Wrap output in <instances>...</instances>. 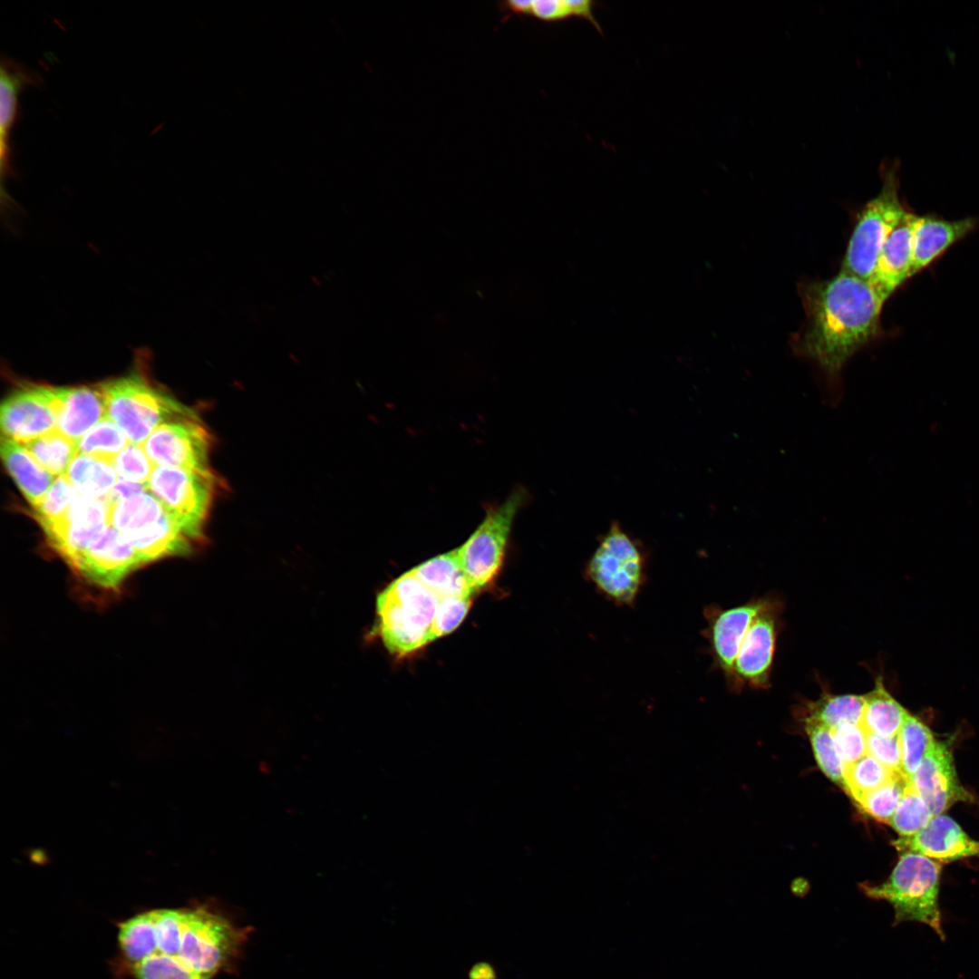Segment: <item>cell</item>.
Listing matches in <instances>:
<instances>
[{
    "label": "cell",
    "instance_id": "obj_29",
    "mask_svg": "<svg viewBox=\"0 0 979 979\" xmlns=\"http://www.w3.org/2000/svg\"><path fill=\"white\" fill-rule=\"evenodd\" d=\"M902 772L910 780L935 740L930 729L909 712L898 732Z\"/></svg>",
    "mask_w": 979,
    "mask_h": 979
},
{
    "label": "cell",
    "instance_id": "obj_28",
    "mask_svg": "<svg viewBox=\"0 0 979 979\" xmlns=\"http://www.w3.org/2000/svg\"><path fill=\"white\" fill-rule=\"evenodd\" d=\"M76 442L78 453L111 463L130 443L125 433L108 416L92 426Z\"/></svg>",
    "mask_w": 979,
    "mask_h": 979
},
{
    "label": "cell",
    "instance_id": "obj_22",
    "mask_svg": "<svg viewBox=\"0 0 979 979\" xmlns=\"http://www.w3.org/2000/svg\"><path fill=\"white\" fill-rule=\"evenodd\" d=\"M0 452L3 462L25 499L34 509L53 483L55 477L48 472L21 443L1 437Z\"/></svg>",
    "mask_w": 979,
    "mask_h": 979
},
{
    "label": "cell",
    "instance_id": "obj_6",
    "mask_svg": "<svg viewBox=\"0 0 979 979\" xmlns=\"http://www.w3.org/2000/svg\"><path fill=\"white\" fill-rule=\"evenodd\" d=\"M646 563L644 545L612 521L587 559L584 576L606 600L630 607L645 584Z\"/></svg>",
    "mask_w": 979,
    "mask_h": 979
},
{
    "label": "cell",
    "instance_id": "obj_14",
    "mask_svg": "<svg viewBox=\"0 0 979 979\" xmlns=\"http://www.w3.org/2000/svg\"><path fill=\"white\" fill-rule=\"evenodd\" d=\"M770 601L769 597L753 598L726 609L711 605L703 610L707 623L703 635L709 643L713 663L730 686L733 665L743 638L755 617Z\"/></svg>",
    "mask_w": 979,
    "mask_h": 979
},
{
    "label": "cell",
    "instance_id": "obj_40",
    "mask_svg": "<svg viewBox=\"0 0 979 979\" xmlns=\"http://www.w3.org/2000/svg\"><path fill=\"white\" fill-rule=\"evenodd\" d=\"M867 751L881 764L896 772H902L901 750L898 737H884L867 732Z\"/></svg>",
    "mask_w": 979,
    "mask_h": 979
},
{
    "label": "cell",
    "instance_id": "obj_11",
    "mask_svg": "<svg viewBox=\"0 0 979 979\" xmlns=\"http://www.w3.org/2000/svg\"><path fill=\"white\" fill-rule=\"evenodd\" d=\"M155 466L210 470V438L198 417L162 423L141 444Z\"/></svg>",
    "mask_w": 979,
    "mask_h": 979
},
{
    "label": "cell",
    "instance_id": "obj_32",
    "mask_svg": "<svg viewBox=\"0 0 979 979\" xmlns=\"http://www.w3.org/2000/svg\"><path fill=\"white\" fill-rule=\"evenodd\" d=\"M804 723L819 768L845 790L844 765L836 750L831 730L807 719H804Z\"/></svg>",
    "mask_w": 979,
    "mask_h": 979
},
{
    "label": "cell",
    "instance_id": "obj_39",
    "mask_svg": "<svg viewBox=\"0 0 979 979\" xmlns=\"http://www.w3.org/2000/svg\"><path fill=\"white\" fill-rule=\"evenodd\" d=\"M830 730L836 750L844 766L868 754L867 732L861 724L843 723Z\"/></svg>",
    "mask_w": 979,
    "mask_h": 979
},
{
    "label": "cell",
    "instance_id": "obj_10",
    "mask_svg": "<svg viewBox=\"0 0 979 979\" xmlns=\"http://www.w3.org/2000/svg\"><path fill=\"white\" fill-rule=\"evenodd\" d=\"M212 470L199 471L176 467L155 466L149 479V490L179 524L199 541L216 487Z\"/></svg>",
    "mask_w": 979,
    "mask_h": 979
},
{
    "label": "cell",
    "instance_id": "obj_25",
    "mask_svg": "<svg viewBox=\"0 0 979 979\" xmlns=\"http://www.w3.org/2000/svg\"><path fill=\"white\" fill-rule=\"evenodd\" d=\"M80 495L103 498L117 481V473L111 462L78 453L65 473Z\"/></svg>",
    "mask_w": 979,
    "mask_h": 979
},
{
    "label": "cell",
    "instance_id": "obj_8",
    "mask_svg": "<svg viewBox=\"0 0 979 979\" xmlns=\"http://www.w3.org/2000/svg\"><path fill=\"white\" fill-rule=\"evenodd\" d=\"M529 498L525 487L517 486L503 501L486 507L481 522L456 548L461 568L474 593L488 586L499 573L515 519Z\"/></svg>",
    "mask_w": 979,
    "mask_h": 979
},
{
    "label": "cell",
    "instance_id": "obj_37",
    "mask_svg": "<svg viewBox=\"0 0 979 979\" xmlns=\"http://www.w3.org/2000/svg\"><path fill=\"white\" fill-rule=\"evenodd\" d=\"M112 465L118 478L138 483H148L155 467L142 445L131 442L115 457Z\"/></svg>",
    "mask_w": 979,
    "mask_h": 979
},
{
    "label": "cell",
    "instance_id": "obj_23",
    "mask_svg": "<svg viewBox=\"0 0 979 979\" xmlns=\"http://www.w3.org/2000/svg\"><path fill=\"white\" fill-rule=\"evenodd\" d=\"M411 572L439 600L475 594L461 568L456 548L426 560Z\"/></svg>",
    "mask_w": 979,
    "mask_h": 979
},
{
    "label": "cell",
    "instance_id": "obj_1",
    "mask_svg": "<svg viewBox=\"0 0 979 979\" xmlns=\"http://www.w3.org/2000/svg\"><path fill=\"white\" fill-rule=\"evenodd\" d=\"M806 326L798 351L826 376L825 402L841 401L838 379L844 365L877 334L886 299L872 285L840 271L829 280L805 290Z\"/></svg>",
    "mask_w": 979,
    "mask_h": 979
},
{
    "label": "cell",
    "instance_id": "obj_16",
    "mask_svg": "<svg viewBox=\"0 0 979 979\" xmlns=\"http://www.w3.org/2000/svg\"><path fill=\"white\" fill-rule=\"evenodd\" d=\"M2 436L25 444L56 430V420L37 384H26L10 393L0 410Z\"/></svg>",
    "mask_w": 979,
    "mask_h": 979
},
{
    "label": "cell",
    "instance_id": "obj_7",
    "mask_svg": "<svg viewBox=\"0 0 979 979\" xmlns=\"http://www.w3.org/2000/svg\"><path fill=\"white\" fill-rule=\"evenodd\" d=\"M248 930L205 906L183 908L177 956L192 972L211 979L238 957Z\"/></svg>",
    "mask_w": 979,
    "mask_h": 979
},
{
    "label": "cell",
    "instance_id": "obj_35",
    "mask_svg": "<svg viewBox=\"0 0 979 979\" xmlns=\"http://www.w3.org/2000/svg\"><path fill=\"white\" fill-rule=\"evenodd\" d=\"M134 979H207L185 966L175 956L153 953L129 966Z\"/></svg>",
    "mask_w": 979,
    "mask_h": 979
},
{
    "label": "cell",
    "instance_id": "obj_30",
    "mask_svg": "<svg viewBox=\"0 0 979 979\" xmlns=\"http://www.w3.org/2000/svg\"><path fill=\"white\" fill-rule=\"evenodd\" d=\"M897 774L869 754L844 766L846 791L858 802L867 793L881 787Z\"/></svg>",
    "mask_w": 979,
    "mask_h": 979
},
{
    "label": "cell",
    "instance_id": "obj_17",
    "mask_svg": "<svg viewBox=\"0 0 979 979\" xmlns=\"http://www.w3.org/2000/svg\"><path fill=\"white\" fill-rule=\"evenodd\" d=\"M910 782L934 816L943 814L955 802L970 797L958 780L949 748L936 741L926 753Z\"/></svg>",
    "mask_w": 979,
    "mask_h": 979
},
{
    "label": "cell",
    "instance_id": "obj_5",
    "mask_svg": "<svg viewBox=\"0 0 979 979\" xmlns=\"http://www.w3.org/2000/svg\"><path fill=\"white\" fill-rule=\"evenodd\" d=\"M109 523L146 565L189 554L198 542L149 490L110 508Z\"/></svg>",
    "mask_w": 979,
    "mask_h": 979
},
{
    "label": "cell",
    "instance_id": "obj_38",
    "mask_svg": "<svg viewBox=\"0 0 979 979\" xmlns=\"http://www.w3.org/2000/svg\"><path fill=\"white\" fill-rule=\"evenodd\" d=\"M472 596L440 599L429 635V643L454 631L463 621Z\"/></svg>",
    "mask_w": 979,
    "mask_h": 979
},
{
    "label": "cell",
    "instance_id": "obj_4",
    "mask_svg": "<svg viewBox=\"0 0 979 979\" xmlns=\"http://www.w3.org/2000/svg\"><path fill=\"white\" fill-rule=\"evenodd\" d=\"M97 386L103 396L107 416L134 444H142L162 423L198 417L190 408L155 387L137 370Z\"/></svg>",
    "mask_w": 979,
    "mask_h": 979
},
{
    "label": "cell",
    "instance_id": "obj_12",
    "mask_svg": "<svg viewBox=\"0 0 979 979\" xmlns=\"http://www.w3.org/2000/svg\"><path fill=\"white\" fill-rule=\"evenodd\" d=\"M780 611V603L771 599L749 627L733 665V690L769 687Z\"/></svg>",
    "mask_w": 979,
    "mask_h": 979
},
{
    "label": "cell",
    "instance_id": "obj_19",
    "mask_svg": "<svg viewBox=\"0 0 979 979\" xmlns=\"http://www.w3.org/2000/svg\"><path fill=\"white\" fill-rule=\"evenodd\" d=\"M916 215L906 211L887 237L868 282L886 300L911 277Z\"/></svg>",
    "mask_w": 979,
    "mask_h": 979
},
{
    "label": "cell",
    "instance_id": "obj_21",
    "mask_svg": "<svg viewBox=\"0 0 979 979\" xmlns=\"http://www.w3.org/2000/svg\"><path fill=\"white\" fill-rule=\"evenodd\" d=\"M975 226V219L970 218L948 220L933 216H917L913 232L911 276L933 263Z\"/></svg>",
    "mask_w": 979,
    "mask_h": 979
},
{
    "label": "cell",
    "instance_id": "obj_9",
    "mask_svg": "<svg viewBox=\"0 0 979 979\" xmlns=\"http://www.w3.org/2000/svg\"><path fill=\"white\" fill-rule=\"evenodd\" d=\"M882 187L860 211L843 258L841 271L868 281L879 252L906 212L899 198L896 163L882 167Z\"/></svg>",
    "mask_w": 979,
    "mask_h": 979
},
{
    "label": "cell",
    "instance_id": "obj_36",
    "mask_svg": "<svg viewBox=\"0 0 979 979\" xmlns=\"http://www.w3.org/2000/svg\"><path fill=\"white\" fill-rule=\"evenodd\" d=\"M507 15L533 16L543 22H558L574 15L571 0L506 1L500 4Z\"/></svg>",
    "mask_w": 979,
    "mask_h": 979
},
{
    "label": "cell",
    "instance_id": "obj_41",
    "mask_svg": "<svg viewBox=\"0 0 979 979\" xmlns=\"http://www.w3.org/2000/svg\"><path fill=\"white\" fill-rule=\"evenodd\" d=\"M149 491L148 483L128 481L118 478L111 490L102 498L109 509L121 500Z\"/></svg>",
    "mask_w": 979,
    "mask_h": 979
},
{
    "label": "cell",
    "instance_id": "obj_33",
    "mask_svg": "<svg viewBox=\"0 0 979 979\" xmlns=\"http://www.w3.org/2000/svg\"><path fill=\"white\" fill-rule=\"evenodd\" d=\"M908 781L904 774H897L881 787L864 795L857 803L873 819L888 824Z\"/></svg>",
    "mask_w": 979,
    "mask_h": 979
},
{
    "label": "cell",
    "instance_id": "obj_15",
    "mask_svg": "<svg viewBox=\"0 0 979 979\" xmlns=\"http://www.w3.org/2000/svg\"><path fill=\"white\" fill-rule=\"evenodd\" d=\"M37 386L53 412L56 430L75 441L107 416L98 386Z\"/></svg>",
    "mask_w": 979,
    "mask_h": 979
},
{
    "label": "cell",
    "instance_id": "obj_2",
    "mask_svg": "<svg viewBox=\"0 0 979 979\" xmlns=\"http://www.w3.org/2000/svg\"><path fill=\"white\" fill-rule=\"evenodd\" d=\"M941 864L914 852H904L888 878L878 885H861L871 899L886 900L894 908L893 926L917 922L945 940L938 903Z\"/></svg>",
    "mask_w": 979,
    "mask_h": 979
},
{
    "label": "cell",
    "instance_id": "obj_26",
    "mask_svg": "<svg viewBox=\"0 0 979 979\" xmlns=\"http://www.w3.org/2000/svg\"><path fill=\"white\" fill-rule=\"evenodd\" d=\"M864 703V695L831 694L824 691L818 700L806 703L804 719L829 729L843 723L860 724Z\"/></svg>",
    "mask_w": 979,
    "mask_h": 979
},
{
    "label": "cell",
    "instance_id": "obj_24",
    "mask_svg": "<svg viewBox=\"0 0 979 979\" xmlns=\"http://www.w3.org/2000/svg\"><path fill=\"white\" fill-rule=\"evenodd\" d=\"M864 701L860 723L864 730L884 737L897 736L908 712L887 691L880 677Z\"/></svg>",
    "mask_w": 979,
    "mask_h": 979
},
{
    "label": "cell",
    "instance_id": "obj_18",
    "mask_svg": "<svg viewBox=\"0 0 979 979\" xmlns=\"http://www.w3.org/2000/svg\"><path fill=\"white\" fill-rule=\"evenodd\" d=\"M900 851L914 852L937 862H950L979 856V841L972 839L950 817L934 816L927 825L910 837L893 842Z\"/></svg>",
    "mask_w": 979,
    "mask_h": 979
},
{
    "label": "cell",
    "instance_id": "obj_42",
    "mask_svg": "<svg viewBox=\"0 0 979 979\" xmlns=\"http://www.w3.org/2000/svg\"><path fill=\"white\" fill-rule=\"evenodd\" d=\"M469 979H497L493 965L487 962L474 964L469 970Z\"/></svg>",
    "mask_w": 979,
    "mask_h": 979
},
{
    "label": "cell",
    "instance_id": "obj_13",
    "mask_svg": "<svg viewBox=\"0 0 979 979\" xmlns=\"http://www.w3.org/2000/svg\"><path fill=\"white\" fill-rule=\"evenodd\" d=\"M109 512L102 499L79 495L64 515L41 528L49 546L71 568L88 545L110 525Z\"/></svg>",
    "mask_w": 979,
    "mask_h": 979
},
{
    "label": "cell",
    "instance_id": "obj_3",
    "mask_svg": "<svg viewBox=\"0 0 979 979\" xmlns=\"http://www.w3.org/2000/svg\"><path fill=\"white\" fill-rule=\"evenodd\" d=\"M438 604L411 570L390 583L376 599L378 630L387 650L404 656L429 644Z\"/></svg>",
    "mask_w": 979,
    "mask_h": 979
},
{
    "label": "cell",
    "instance_id": "obj_31",
    "mask_svg": "<svg viewBox=\"0 0 979 979\" xmlns=\"http://www.w3.org/2000/svg\"><path fill=\"white\" fill-rule=\"evenodd\" d=\"M933 817L929 806L909 780L888 824L902 837H910L925 828Z\"/></svg>",
    "mask_w": 979,
    "mask_h": 979
},
{
    "label": "cell",
    "instance_id": "obj_34",
    "mask_svg": "<svg viewBox=\"0 0 979 979\" xmlns=\"http://www.w3.org/2000/svg\"><path fill=\"white\" fill-rule=\"evenodd\" d=\"M79 495L65 474L56 477L40 505L34 509V519L40 527L57 520Z\"/></svg>",
    "mask_w": 979,
    "mask_h": 979
},
{
    "label": "cell",
    "instance_id": "obj_20",
    "mask_svg": "<svg viewBox=\"0 0 979 979\" xmlns=\"http://www.w3.org/2000/svg\"><path fill=\"white\" fill-rule=\"evenodd\" d=\"M43 78L18 62L3 57L0 73V174L2 189L5 179L13 176L10 137L18 111V97L28 86H41Z\"/></svg>",
    "mask_w": 979,
    "mask_h": 979
},
{
    "label": "cell",
    "instance_id": "obj_27",
    "mask_svg": "<svg viewBox=\"0 0 979 979\" xmlns=\"http://www.w3.org/2000/svg\"><path fill=\"white\" fill-rule=\"evenodd\" d=\"M48 472L55 478L65 474L78 454L77 442L54 430L23 444Z\"/></svg>",
    "mask_w": 979,
    "mask_h": 979
}]
</instances>
